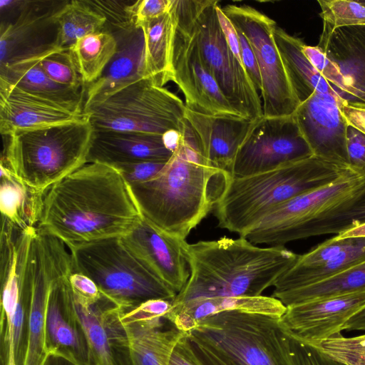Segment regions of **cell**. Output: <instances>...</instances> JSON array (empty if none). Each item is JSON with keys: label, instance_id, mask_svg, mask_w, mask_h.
<instances>
[{"label": "cell", "instance_id": "obj_1", "mask_svg": "<svg viewBox=\"0 0 365 365\" xmlns=\"http://www.w3.org/2000/svg\"><path fill=\"white\" fill-rule=\"evenodd\" d=\"M143 217L115 168L88 163L45 193L37 228L67 247L127 235Z\"/></svg>", "mask_w": 365, "mask_h": 365}, {"label": "cell", "instance_id": "obj_2", "mask_svg": "<svg viewBox=\"0 0 365 365\" xmlns=\"http://www.w3.org/2000/svg\"><path fill=\"white\" fill-rule=\"evenodd\" d=\"M180 133L178 147L163 169L129 186L145 219L185 240L215 209L232 175L208 164L190 123L185 122Z\"/></svg>", "mask_w": 365, "mask_h": 365}, {"label": "cell", "instance_id": "obj_3", "mask_svg": "<svg viewBox=\"0 0 365 365\" xmlns=\"http://www.w3.org/2000/svg\"><path fill=\"white\" fill-rule=\"evenodd\" d=\"M184 251L190 277L174 305L197 298L260 296L298 256L284 246L259 247L242 237L186 242Z\"/></svg>", "mask_w": 365, "mask_h": 365}, {"label": "cell", "instance_id": "obj_4", "mask_svg": "<svg viewBox=\"0 0 365 365\" xmlns=\"http://www.w3.org/2000/svg\"><path fill=\"white\" fill-rule=\"evenodd\" d=\"M351 171L312 155L268 171L232 176L215 207L217 225L244 237L280 205Z\"/></svg>", "mask_w": 365, "mask_h": 365}, {"label": "cell", "instance_id": "obj_5", "mask_svg": "<svg viewBox=\"0 0 365 365\" xmlns=\"http://www.w3.org/2000/svg\"><path fill=\"white\" fill-rule=\"evenodd\" d=\"M94 132L88 116L72 123L16 132L4 136L6 143L1 165L32 190L45 194L87 163Z\"/></svg>", "mask_w": 365, "mask_h": 365}, {"label": "cell", "instance_id": "obj_6", "mask_svg": "<svg viewBox=\"0 0 365 365\" xmlns=\"http://www.w3.org/2000/svg\"><path fill=\"white\" fill-rule=\"evenodd\" d=\"M280 317L222 312L200 322L187 334L233 365H294Z\"/></svg>", "mask_w": 365, "mask_h": 365}, {"label": "cell", "instance_id": "obj_7", "mask_svg": "<svg viewBox=\"0 0 365 365\" xmlns=\"http://www.w3.org/2000/svg\"><path fill=\"white\" fill-rule=\"evenodd\" d=\"M68 248L73 270L91 279L104 296L123 309L150 299L174 300L177 295L131 253L121 237Z\"/></svg>", "mask_w": 365, "mask_h": 365}, {"label": "cell", "instance_id": "obj_8", "mask_svg": "<svg viewBox=\"0 0 365 365\" xmlns=\"http://www.w3.org/2000/svg\"><path fill=\"white\" fill-rule=\"evenodd\" d=\"M185 110L178 96L144 78L83 112L95 130L163 135L180 130Z\"/></svg>", "mask_w": 365, "mask_h": 365}, {"label": "cell", "instance_id": "obj_9", "mask_svg": "<svg viewBox=\"0 0 365 365\" xmlns=\"http://www.w3.org/2000/svg\"><path fill=\"white\" fill-rule=\"evenodd\" d=\"M215 0H193L194 30L205 66L232 107L255 120L263 115L259 93L230 50L220 25Z\"/></svg>", "mask_w": 365, "mask_h": 365}, {"label": "cell", "instance_id": "obj_10", "mask_svg": "<svg viewBox=\"0 0 365 365\" xmlns=\"http://www.w3.org/2000/svg\"><path fill=\"white\" fill-rule=\"evenodd\" d=\"M171 9L175 18L172 81L182 93L185 107L206 115H240L224 96L202 58L194 30L193 0H171Z\"/></svg>", "mask_w": 365, "mask_h": 365}, {"label": "cell", "instance_id": "obj_11", "mask_svg": "<svg viewBox=\"0 0 365 365\" xmlns=\"http://www.w3.org/2000/svg\"><path fill=\"white\" fill-rule=\"evenodd\" d=\"M222 9L246 36L254 51L262 81L260 94L264 116L294 114L300 103L273 38L276 22L249 6L232 4Z\"/></svg>", "mask_w": 365, "mask_h": 365}, {"label": "cell", "instance_id": "obj_12", "mask_svg": "<svg viewBox=\"0 0 365 365\" xmlns=\"http://www.w3.org/2000/svg\"><path fill=\"white\" fill-rule=\"evenodd\" d=\"M365 189V180L352 171L332 183L297 196L280 205L244 237L255 245L284 246L320 215L356 198Z\"/></svg>", "mask_w": 365, "mask_h": 365}, {"label": "cell", "instance_id": "obj_13", "mask_svg": "<svg viewBox=\"0 0 365 365\" xmlns=\"http://www.w3.org/2000/svg\"><path fill=\"white\" fill-rule=\"evenodd\" d=\"M294 115L266 117L253 125L236 154L231 175L243 177L312 156Z\"/></svg>", "mask_w": 365, "mask_h": 365}, {"label": "cell", "instance_id": "obj_14", "mask_svg": "<svg viewBox=\"0 0 365 365\" xmlns=\"http://www.w3.org/2000/svg\"><path fill=\"white\" fill-rule=\"evenodd\" d=\"M33 290L28 348L24 365H43L48 355L45 323L48 293L53 282L73 271L71 253L58 237L36 228L31 243Z\"/></svg>", "mask_w": 365, "mask_h": 365}, {"label": "cell", "instance_id": "obj_15", "mask_svg": "<svg viewBox=\"0 0 365 365\" xmlns=\"http://www.w3.org/2000/svg\"><path fill=\"white\" fill-rule=\"evenodd\" d=\"M342 105L334 96L316 91L293 115L314 156L349 168L348 124Z\"/></svg>", "mask_w": 365, "mask_h": 365}, {"label": "cell", "instance_id": "obj_16", "mask_svg": "<svg viewBox=\"0 0 365 365\" xmlns=\"http://www.w3.org/2000/svg\"><path fill=\"white\" fill-rule=\"evenodd\" d=\"M121 240L152 274L177 294L184 288L190 277L184 251L186 240L163 232L143 217Z\"/></svg>", "mask_w": 365, "mask_h": 365}, {"label": "cell", "instance_id": "obj_17", "mask_svg": "<svg viewBox=\"0 0 365 365\" xmlns=\"http://www.w3.org/2000/svg\"><path fill=\"white\" fill-rule=\"evenodd\" d=\"M365 307V289L287 307L279 322L287 332L315 342L341 334L346 322Z\"/></svg>", "mask_w": 365, "mask_h": 365}, {"label": "cell", "instance_id": "obj_18", "mask_svg": "<svg viewBox=\"0 0 365 365\" xmlns=\"http://www.w3.org/2000/svg\"><path fill=\"white\" fill-rule=\"evenodd\" d=\"M71 272L57 278L48 293L45 323L46 349L48 354L61 356L76 365H92L88 338L68 283Z\"/></svg>", "mask_w": 365, "mask_h": 365}, {"label": "cell", "instance_id": "obj_19", "mask_svg": "<svg viewBox=\"0 0 365 365\" xmlns=\"http://www.w3.org/2000/svg\"><path fill=\"white\" fill-rule=\"evenodd\" d=\"M74 302L88 338L92 365H133L128 334L120 320L122 308L103 294L90 307Z\"/></svg>", "mask_w": 365, "mask_h": 365}, {"label": "cell", "instance_id": "obj_20", "mask_svg": "<svg viewBox=\"0 0 365 365\" xmlns=\"http://www.w3.org/2000/svg\"><path fill=\"white\" fill-rule=\"evenodd\" d=\"M86 116L0 81V132L3 136L72 123Z\"/></svg>", "mask_w": 365, "mask_h": 365}, {"label": "cell", "instance_id": "obj_21", "mask_svg": "<svg viewBox=\"0 0 365 365\" xmlns=\"http://www.w3.org/2000/svg\"><path fill=\"white\" fill-rule=\"evenodd\" d=\"M317 46L341 72L346 104L365 109V25L332 29L323 24Z\"/></svg>", "mask_w": 365, "mask_h": 365}, {"label": "cell", "instance_id": "obj_22", "mask_svg": "<svg viewBox=\"0 0 365 365\" xmlns=\"http://www.w3.org/2000/svg\"><path fill=\"white\" fill-rule=\"evenodd\" d=\"M112 33L117 40L116 52L101 76L88 86L84 110L145 78V43L142 29L132 26Z\"/></svg>", "mask_w": 365, "mask_h": 365}, {"label": "cell", "instance_id": "obj_23", "mask_svg": "<svg viewBox=\"0 0 365 365\" xmlns=\"http://www.w3.org/2000/svg\"><path fill=\"white\" fill-rule=\"evenodd\" d=\"M185 117L195 130L208 164L231 174L238 149L255 120L237 115H206L187 108Z\"/></svg>", "mask_w": 365, "mask_h": 365}, {"label": "cell", "instance_id": "obj_24", "mask_svg": "<svg viewBox=\"0 0 365 365\" xmlns=\"http://www.w3.org/2000/svg\"><path fill=\"white\" fill-rule=\"evenodd\" d=\"M33 279V257L31 246L29 262L19 291L14 293H1V365H24L25 364L28 348Z\"/></svg>", "mask_w": 365, "mask_h": 365}, {"label": "cell", "instance_id": "obj_25", "mask_svg": "<svg viewBox=\"0 0 365 365\" xmlns=\"http://www.w3.org/2000/svg\"><path fill=\"white\" fill-rule=\"evenodd\" d=\"M164 144L163 135L95 130L87 163L113 167L141 162H168L173 155Z\"/></svg>", "mask_w": 365, "mask_h": 365}, {"label": "cell", "instance_id": "obj_26", "mask_svg": "<svg viewBox=\"0 0 365 365\" xmlns=\"http://www.w3.org/2000/svg\"><path fill=\"white\" fill-rule=\"evenodd\" d=\"M287 309L279 299L267 296L197 298L173 304L166 319L178 329L188 333L203 319L227 312H242L281 317Z\"/></svg>", "mask_w": 365, "mask_h": 365}, {"label": "cell", "instance_id": "obj_27", "mask_svg": "<svg viewBox=\"0 0 365 365\" xmlns=\"http://www.w3.org/2000/svg\"><path fill=\"white\" fill-rule=\"evenodd\" d=\"M40 60L33 59L0 68V81L13 84L70 111L84 113L83 89L67 87L54 82L41 68Z\"/></svg>", "mask_w": 365, "mask_h": 365}, {"label": "cell", "instance_id": "obj_28", "mask_svg": "<svg viewBox=\"0 0 365 365\" xmlns=\"http://www.w3.org/2000/svg\"><path fill=\"white\" fill-rule=\"evenodd\" d=\"M166 318L123 324L127 331L133 365H169L173 351L187 332Z\"/></svg>", "mask_w": 365, "mask_h": 365}, {"label": "cell", "instance_id": "obj_29", "mask_svg": "<svg viewBox=\"0 0 365 365\" xmlns=\"http://www.w3.org/2000/svg\"><path fill=\"white\" fill-rule=\"evenodd\" d=\"M272 34L299 103L317 91L329 94L346 104L304 54V43L300 38L287 34L277 25Z\"/></svg>", "mask_w": 365, "mask_h": 365}, {"label": "cell", "instance_id": "obj_30", "mask_svg": "<svg viewBox=\"0 0 365 365\" xmlns=\"http://www.w3.org/2000/svg\"><path fill=\"white\" fill-rule=\"evenodd\" d=\"M144 35L145 78L164 87L173 81L171 53L175 29V18L171 9L159 16L143 24Z\"/></svg>", "mask_w": 365, "mask_h": 365}, {"label": "cell", "instance_id": "obj_31", "mask_svg": "<svg viewBox=\"0 0 365 365\" xmlns=\"http://www.w3.org/2000/svg\"><path fill=\"white\" fill-rule=\"evenodd\" d=\"M44 195L26 185L10 170L1 165V216L23 230L36 227Z\"/></svg>", "mask_w": 365, "mask_h": 365}, {"label": "cell", "instance_id": "obj_32", "mask_svg": "<svg viewBox=\"0 0 365 365\" xmlns=\"http://www.w3.org/2000/svg\"><path fill=\"white\" fill-rule=\"evenodd\" d=\"M57 35L56 43L62 51H68L81 38L104 30L106 18L91 7L86 1H71L52 15Z\"/></svg>", "mask_w": 365, "mask_h": 365}, {"label": "cell", "instance_id": "obj_33", "mask_svg": "<svg viewBox=\"0 0 365 365\" xmlns=\"http://www.w3.org/2000/svg\"><path fill=\"white\" fill-rule=\"evenodd\" d=\"M364 261L365 238H354L346 250L319 267L299 272L287 269L274 283L272 297L314 284Z\"/></svg>", "mask_w": 365, "mask_h": 365}, {"label": "cell", "instance_id": "obj_34", "mask_svg": "<svg viewBox=\"0 0 365 365\" xmlns=\"http://www.w3.org/2000/svg\"><path fill=\"white\" fill-rule=\"evenodd\" d=\"M363 289H365V261L314 284L284 292L273 297L285 307H289Z\"/></svg>", "mask_w": 365, "mask_h": 365}, {"label": "cell", "instance_id": "obj_35", "mask_svg": "<svg viewBox=\"0 0 365 365\" xmlns=\"http://www.w3.org/2000/svg\"><path fill=\"white\" fill-rule=\"evenodd\" d=\"M118 47L112 32L103 30L79 38L68 50L84 85L96 81L102 74Z\"/></svg>", "mask_w": 365, "mask_h": 365}, {"label": "cell", "instance_id": "obj_36", "mask_svg": "<svg viewBox=\"0 0 365 365\" xmlns=\"http://www.w3.org/2000/svg\"><path fill=\"white\" fill-rule=\"evenodd\" d=\"M365 222V189L356 198L320 215L304 227L297 240L327 234H338L347 227Z\"/></svg>", "mask_w": 365, "mask_h": 365}, {"label": "cell", "instance_id": "obj_37", "mask_svg": "<svg viewBox=\"0 0 365 365\" xmlns=\"http://www.w3.org/2000/svg\"><path fill=\"white\" fill-rule=\"evenodd\" d=\"M308 343L345 365H365V334L346 338L340 334Z\"/></svg>", "mask_w": 365, "mask_h": 365}, {"label": "cell", "instance_id": "obj_38", "mask_svg": "<svg viewBox=\"0 0 365 365\" xmlns=\"http://www.w3.org/2000/svg\"><path fill=\"white\" fill-rule=\"evenodd\" d=\"M317 3L323 24L332 29L365 25V6L357 1L319 0Z\"/></svg>", "mask_w": 365, "mask_h": 365}, {"label": "cell", "instance_id": "obj_39", "mask_svg": "<svg viewBox=\"0 0 365 365\" xmlns=\"http://www.w3.org/2000/svg\"><path fill=\"white\" fill-rule=\"evenodd\" d=\"M39 65L58 84L78 89H81L84 84L69 51L50 54L40 60Z\"/></svg>", "mask_w": 365, "mask_h": 365}, {"label": "cell", "instance_id": "obj_40", "mask_svg": "<svg viewBox=\"0 0 365 365\" xmlns=\"http://www.w3.org/2000/svg\"><path fill=\"white\" fill-rule=\"evenodd\" d=\"M302 50L312 66L344 101L346 88L341 72L336 64L324 54L318 46H312L304 43Z\"/></svg>", "mask_w": 365, "mask_h": 365}, {"label": "cell", "instance_id": "obj_41", "mask_svg": "<svg viewBox=\"0 0 365 365\" xmlns=\"http://www.w3.org/2000/svg\"><path fill=\"white\" fill-rule=\"evenodd\" d=\"M287 334L294 365H345L332 359L312 344Z\"/></svg>", "mask_w": 365, "mask_h": 365}, {"label": "cell", "instance_id": "obj_42", "mask_svg": "<svg viewBox=\"0 0 365 365\" xmlns=\"http://www.w3.org/2000/svg\"><path fill=\"white\" fill-rule=\"evenodd\" d=\"M173 301L164 299H150L131 309H122L121 322L125 324L166 318L173 309Z\"/></svg>", "mask_w": 365, "mask_h": 365}, {"label": "cell", "instance_id": "obj_43", "mask_svg": "<svg viewBox=\"0 0 365 365\" xmlns=\"http://www.w3.org/2000/svg\"><path fill=\"white\" fill-rule=\"evenodd\" d=\"M170 5L171 0H138L128 5L127 12L133 25L140 27L167 13Z\"/></svg>", "mask_w": 365, "mask_h": 365}, {"label": "cell", "instance_id": "obj_44", "mask_svg": "<svg viewBox=\"0 0 365 365\" xmlns=\"http://www.w3.org/2000/svg\"><path fill=\"white\" fill-rule=\"evenodd\" d=\"M68 279L74 300L78 305L90 307L102 297L103 294L98 286L86 275L73 270Z\"/></svg>", "mask_w": 365, "mask_h": 365}, {"label": "cell", "instance_id": "obj_45", "mask_svg": "<svg viewBox=\"0 0 365 365\" xmlns=\"http://www.w3.org/2000/svg\"><path fill=\"white\" fill-rule=\"evenodd\" d=\"M346 141L349 168L365 180V135L348 125Z\"/></svg>", "mask_w": 365, "mask_h": 365}, {"label": "cell", "instance_id": "obj_46", "mask_svg": "<svg viewBox=\"0 0 365 365\" xmlns=\"http://www.w3.org/2000/svg\"><path fill=\"white\" fill-rule=\"evenodd\" d=\"M167 163V162H166ZM164 162H141L114 166L122 174L128 185L147 180L158 173Z\"/></svg>", "mask_w": 365, "mask_h": 365}, {"label": "cell", "instance_id": "obj_47", "mask_svg": "<svg viewBox=\"0 0 365 365\" xmlns=\"http://www.w3.org/2000/svg\"><path fill=\"white\" fill-rule=\"evenodd\" d=\"M235 28L239 38L240 54L244 68L257 91L260 93L262 89V81L254 51L243 33L236 26Z\"/></svg>", "mask_w": 365, "mask_h": 365}, {"label": "cell", "instance_id": "obj_48", "mask_svg": "<svg viewBox=\"0 0 365 365\" xmlns=\"http://www.w3.org/2000/svg\"><path fill=\"white\" fill-rule=\"evenodd\" d=\"M169 365H202L192 348L187 333L175 346Z\"/></svg>", "mask_w": 365, "mask_h": 365}, {"label": "cell", "instance_id": "obj_49", "mask_svg": "<svg viewBox=\"0 0 365 365\" xmlns=\"http://www.w3.org/2000/svg\"><path fill=\"white\" fill-rule=\"evenodd\" d=\"M216 12L227 43L234 56L243 66L237 29L230 19L225 14L219 4L216 6Z\"/></svg>", "mask_w": 365, "mask_h": 365}, {"label": "cell", "instance_id": "obj_50", "mask_svg": "<svg viewBox=\"0 0 365 365\" xmlns=\"http://www.w3.org/2000/svg\"><path fill=\"white\" fill-rule=\"evenodd\" d=\"M190 341L192 348L202 365H233L203 344L191 339Z\"/></svg>", "mask_w": 365, "mask_h": 365}, {"label": "cell", "instance_id": "obj_51", "mask_svg": "<svg viewBox=\"0 0 365 365\" xmlns=\"http://www.w3.org/2000/svg\"><path fill=\"white\" fill-rule=\"evenodd\" d=\"M341 110L347 124L356 128L365 135V109L342 105Z\"/></svg>", "mask_w": 365, "mask_h": 365}, {"label": "cell", "instance_id": "obj_52", "mask_svg": "<svg viewBox=\"0 0 365 365\" xmlns=\"http://www.w3.org/2000/svg\"><path fill=\"white\" fill-rule=\"evenodd\" d=\"M336 240L365 238V222L346 228L334 237Z\"/></svg>", "mask_w": 365, "mask_h": 365}, {"label": "cell", "instance_id": "obj_53", "mask_svg": "<svg viewBox=\"0 0 365 365\" xmlns=\"http://www.w3.org/2000/svg\"><path fill=\"white\" fill-rule=\"evenodd\" d=\"M343 330H365V307L346 322Z\"/></svg>", "mask_w": 365, "mask_h": 365}, {"label": "cell", "instance_id": "obj_54", "mask_svg": "<svg viewBox=\"0 0 365 365\" xmlns=\"http://www.w3.org/2000/svg\"><path fill=\"white\" fill-rule=\"evenodd\" d=\"M163 140L166 148L174 153L180 140V130H170L167 131L163 134Z\"/></svg>", "mask_w": 365, "mask_h": 365}, {"label": "cell", "instance_id": "obj_55", "mask_svg": "<svg viewBox=\"0 0 365 365\" xmlns=\"http://www.w3.org/2000/svg\"><path fill=\"white\" fill-rule=\"evenodd\" d=\"M43 365H76L71 361L58 355L49 354Z\"/></svg>", "mask_w": 365, "mask_h": 365}, {"label": "cell", "instance_id": "obj_56", "mask_svg": "<svg viewBox=\"0 0 365 365\" xmlns=\"http://www.w3.org/2000/svg\"><path fill=\"white\" fill-rule=\"evenodd\" d=\"M357 1L365 6V0H358Z\"/></svg>", "mask_w": 365, "mask_h": 365}]
</instances>
